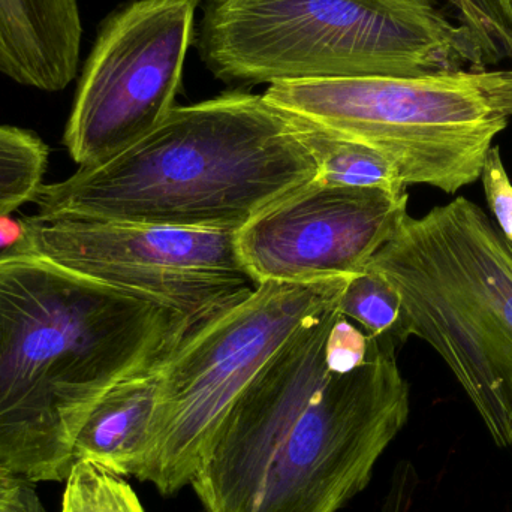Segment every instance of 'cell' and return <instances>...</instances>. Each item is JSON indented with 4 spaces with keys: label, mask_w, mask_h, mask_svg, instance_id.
Here are the masks:
<instances>
[{
    "label": "cell",
    "mask_w": 512,
    "mask_h": 512,
    "mask_svg": "<svg viewBox=\"0 0 512 512\" xmlns=\"http://www.w3.org/2000/svg\"><path fill=\"white\" fill-rule=\"evenodd\" d=\"M291 117L301 141L306 144L318 164V182L355 188H376L391 194L408 192V186L403 183L393 162L369 144L331 131L295 114H291Z\"/></svg>",
    "instance_id": "4fadbf2b"
},
{
    "label": "cell",
    "mask_w": 512,
    "mask_h": 512,
    "mask_svg": "<svg viewBox=\"0 0 512 512\" xmlns=\"http://www.w3.org/2000/svg\"><path fill=\"white\" fill-rule=\"evenodd\" d=\"M47 167L48 147L38 135L0 125V216L33 203Z\"/></svg>",
    "instance_id": "9a60e30c"
},
{
    "label": "cell",
    "mask_w": 512,
    "mask_h": 512,
    "mask_svg": "<svg viewBox=\"0 0 512 512\" xmlns=\"http://www.w3.org/2000/svg\"><path fill=\"white\" fill-rule=\"evenodd\" d=\"M447 2L457 9V14H459L460 23L463 24V21H465V8H463L462 0H447Z\"/></svg>",
    "instance_id": "603a6c76"
},
{
    "label": "cell",
    "mask_w": 512,
    "mask_h": 512,
    "mask_svg": "<svg viewBox=\"0 0 512 512\" xmlns=\"http://www.w3.org/2000/svg\"><path fill=\"white\" fill-rule=\"evenodd\" d=\"M337 307L340 315L361 325L370 339L399 349L411 337L399 291L370 265L348 277Z\"/></svg>",
    "instance_id": "5bb4252c"
},
{
    "label": "cell",
    "mask_w": 512,
    "mask_h": 512,
    "mask_svg": "<svg viewBox=\"0 0 512 512\" xmlns=\"http://www.w3.org/2000/svg\"><path fill=\"white\" fill-rule=\"evenodd\" d=\"M369 351L370 337L354 327L345 316H337L325 345L330 372L346 373L358 369L366 363Z\"/></svg>",
    "instance_id": "ac0fdd59"
},
{
    "label": "cell",
    "mask_w": 512,
    "mask_h": 512,
    "mask_svg": "<svg viewBox=\"0 0 512 512\" xmlns=\"http://www.w3.org/2000/svg\"><path fill=\"white\" fill-rule=\"evenodd\" d=\"M481 182L493 219L505 239L512 245V183L498 144H495L487 155Z\"/></svg>",
    "instance_id": "d6986e66"
},
{
    "label": "cell",
    "mask_w": 512,
    "mask_h": 512,
    "mask_svg": "<svg viewBox=\"0 0 512 512\" xmlns=\"http://www.w3.org/2000/svg\"><path fill=\"white\" fill-rule=\"evenodd\" d=\"M23 237L24 227L21 219H12L11 215L0 216V254L17 246Z\"/></svg>",
    "instance_id": "44dd1931"
},
{
    "label": "cell",
    "mask_w": 512,
    "mask_h": 512,
    "mask_svg": "<svg viewBox=\"0 0 512 512\" xmlns=\"http://www.w3.org/2000/svg\"><path fill=\"white\" fill-rule=\"evenodd\" d=\"M200 3L137 0L104 21L63 134L75 164L107 161L176 107Z\"/></svg>",
    "instance_id": "9c48e42d"
},
{
    "label": "cell",
    "mask_w": 512,
    "mask_h": 512,
    "mask_svg": "<svg viewBox=\"0 0 512 512\" xmlns=\"http://www.w3.org/2000/svg\"><path fill=\"white\" fill-rule=\"evenodd\" d=\"M62 512H146L122 475L80 460L65 481Z\"/></svg>",
    "instance_id": "2e32d148"
},
{
    "label": "cell",
    "mask_w": 512,
    "mask_h": 512,
    "mask_svg": "<svg viewBox=\"0 0 512 512\" xmlns=\"http://www.w3.org/2000/svg\"><path fill=\"white\" fill-rule=\"evenodd\" d=\"M337 303L301 325L225 415L189 486L200 512H337L408 423L397 348L370 339L358 369H328Z\"/></svg>",
    "instance_id": "6da1fadb"
},
{
    "label": "cell",
    "mask_w": 512,
    "mask_h": 512,
    "mask_svg": "<svg viewBox=\"0 0 512 512\" xmlns=\"http://www.w3.org/2000/svg\"><path fill=\"white\" fill-rule=\"evenodd\" d=\"M508 3H510V8H511V11H512V0H508Z\"/></svg>",
    "instance_id": "cb8c5ba5"
},
{
    "label": "cell",
    "mask_w": 512,
    "mask_h": 512,
    "mask_svg": "<svg viewBox=\"0 0 512 512\" xmlns=\"http://www.w3.org/2000/svg\"><path fill=\"white\" fill-rule=\"evenodd\" d=\"M201 59L228 83L427 77L486 69L438 0H206Z\"/></svg>",
    "instance_id": "277c9868"
},
{
    "label": "cell",
    "mask_w": 512,
    "mask_h": 512,
    "mask_svg": "<svg viewBox=\"0 0 512 512\" xmlns=\"http://www.w3.org/2000/svg\"><path fill=\"white\" fill-rule=\"evenodd\" d=\"M265 99L283 111L369 144L406 186L456 195L481 179L512 119V69L427 77L282 81Z\"/></svg>",
    "instance_id": "5b68a950"
},
{
    "label": "cell",
    "mask_w": 512,
    "mask_h": 512,
    "mask_svg": "<svg viewBox=\"0 0 512 512\" xmlns=\"http://www.w3.org/2000/svg\"><path fill=\"white\" fill-rule=\"evenodd\" d=\"M185 322L146 298L15 248L0 254V468L62 483L78 433L123 379L167 358Z\"/></svg>",
    "instance_id": "7a4b0ae2"
},
{
    "label": "cell",
    "mask_w": 512,
    "mask_h": 512,
    "mask_svg": "<svg viewBox=\"0 0 512 512\" xmlns=\"http://www.w3.org/2000/svg\"><path fill=\"white\" fill-rule=\"evenodd\" d=\"M348 277L264 282L189 334L162 361L146 465L138 480L173 496L191 484L216 430L283 343L339 301Z\"/></svg>",
    "instance_id": "8992f818"
},
{
    "label": "cell",
    "mask_w": 512,
    "mask_h": 512,
    "mask_svg": "<svg viewBox=\"0 0 512 512\" xmlns=\"http://www.w3.org/2000/svg\"><path fill=\"white\" fill-rule=\"evenodd\" d=\"M403 230L429 267L430 319L442 357L512 402V245L465 197L406 216Z\"/></svg>",
    "instance_id": "ba28073f"
},
{
    "label": "cell",
    "mask_w": 512,
    "mask_h": 512,
    "mask_svg": "<svg viewBox=\"0 0 512 512\" xmlns=\"http://www.w3.org/2000/svg\"><path fill=\"white\" fill-rule=\"evenodd\" d=\"M462 5L463 24L480 39L487 63L512 62V11L508 0H462Z\"/></svg>",
    "instance_id": "e0dca14e"
},
{
    "label": "cell",
    "mask_w": 512,
    "mask_h": 512,
    "mask_svg": "<svg viewBox=\"0 0 512 512\" xmlns=\"http://www.w3.org/2000/svg\"><path fill=\"white\" fill-rule=\"evenodd\" d=\"M164 360L128 376L102 397L78 433L74 463L89 460L122 477H140L149 453Z\"/></svg>",
    "instance_id": "7c38bea8"
},
{
    "label": "cell",
    "mask_w": 512,
    "mask_h": 512,
    "mask_svg": "<svg viewBox=\"0 0 512 512\" xmlns=\"http://www.w3.org/2000/svg\"><path fill=\"white\" fill-rule=\"evenodd\" d=\"M21 221L17 248L171 310L188 336L258 288L230 231L35 216Z\"/></svg>",
    "instance_id": "52a82bcc"
},
{
    "label": "cell",
    "mask_w": 512,
    "mask_h": 512,
    "mask_svg": "<svg viewBox=\"0 0 512 512\" xmlns=\"http://www.w3.org/2000/svg\"><path fill=\"white\" fill-rule=\"evenodd\" d=\"M408 201V192L315 180L255 216L237 249L258 285L351 277L396 236Z\"/></svg>",
    "instance_id": "30bf717a"
},
{
    "label": "cell",
    "mask_w": 512,
    "mask_h": 512,
    "mask_svg": "<svg viewBox=\"0 0 512 512\" xmlns=\"http://www.w3.org/2000/svg\"><path fill=\"white\" fill-rule=\"evenodd\" d=\"M291 114L234 90L174 107L152 132L33 198L41 221H120L239 233L318 180Z\"/></svg>",
    "instance_id": "3957f363"
},
{
    "label": "cell",
    "mask_w": 512,
    "mask_h": 512,
    "mask_svg": "<svg viewBox=\"0 0 512 512\" xmlns=\"http://www.w3.org/2000/svg\"><path fill=\"white\" fill-rule=\"evenodd\" d=\"M511 447H512V444H511Z\"/></svg>",
    "instance_id": "d4e9b609"
},
{
    "label": "cell",
    "mask_w": 512,
    "mask_h": 512,
    "mask_svg": "<svg viewBox=\"0 0 512 512\" xmlns=\"http://www.w3.org/2000/svg\"><path fill=\"white\" fill-rule=\"evenodd\" d=\"M81 35L77 0H0V72L60 92L77 75Z\"/></svg>",
    "instance_id": "8fae6325"
},
{
    "label": "cell",
    "mask_w": 512,
    "mask_h": 512,
    "mask_svg": "<svg viewBox=\"0 0 512 512\" xmlns=\"http://www.w3.org/2000/svg\"><path fill=\"white\" fill-rule=\"evenodd\" d=\"M23 480L0 468V512H17Z\"/></svg>",
    "instance_id": "ffe728a7"
},
{
    "label": "cell",
    "mask_w": 512,
    "mask_h": 512,
    "mask_svg": "<svg viewBox=\"0 0 512 512\" xmlns=\"http://www.w3.org/2000/svg\"><path fill=\"white\" fill-rule=\"evenodd\" d=\"M17 512H47L36 493L35 484L30 481L23 480L21 483L20 504H18Z\"/></svg>",
    "instance_id": "7402d4cb"
}]
</instances>
